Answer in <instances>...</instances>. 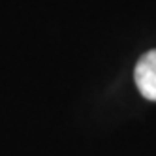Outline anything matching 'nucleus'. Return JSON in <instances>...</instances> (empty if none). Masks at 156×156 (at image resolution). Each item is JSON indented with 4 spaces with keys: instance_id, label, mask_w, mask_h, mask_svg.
Returning <instances> with one entry per match:
<instances>
[{
    "instance_id": "1",
    "label": "nucleus",
    "mask_w": 156,
    "mask_h": 156,
    "mask_svg": "<svg viewBox=\"0 0 156 156\" xmlns=\"http://www.w3.org/2000/svg\"><path fill=\"white\" fill-rule=\"evenodd\" d=\"M133 81L145 100L156 102V49L145 53L137 60L133 70Z\"/></svg>"
}]
</instances>
